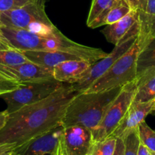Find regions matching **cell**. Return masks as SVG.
I'll list each match as a JSON object with an SVG mask.
<instances>
[{"label": "cell", "instance_id": "3", "mask_svg": "<svg viewBox=\"0 0 155 155\" xmlns=\"http://www.w3.org/2000/svg\"><path fill=\"white\" fill-rule=\"evenodd\" d=\"M123 87L76 95L67 107L62 120L64 127L79 124L92 131L100 124Z\"/></svg>", "mask_w": 155, "mask_h": 155}, {"label": "cell", "instance_id": "18", "mask_svg": "<svg viewBox=\"0 0 155 155\" xmlns=\"http://www.w3.org/2000/svg\"><path fill=\"white\" fill-rule=\"evenodd\" d=\"M138 87L132 104L144 103L155 99V74L137 81Z\"/></svg>", "mask_w": 155, "mask_h": 155}, {"label": "cell", "instance_id": "13", "mask_svg": "<svg viewBox=\"0 0 155 155\" xmlns=\"http://www.w3.org/2000/svg\"><path fill=\"white\" fill-rule=\"evenodd\" d=\"M93 64L84 59H76L62 62L53 68V77L62 83L74 84L81 79Z\"/></svg>", "mask_w": 155, "mask_h": 155}, {"label": "cell", "instance_id": "20", "mask_svg": "<svg viewBox=\"0 0 155 155\" xmlns=\"http://www.w3.org/2000/svg\"><path fill=\"white\" fill-rule=\"evenodd\" d=\"M29 61L23 53L14 49L0 50V65H16Z\"/></svg>", "mask_w": 155, "mask_h": 155}, {"label": "cell", "instance_id": "2", "mask_svg": "<svg viewBox=\"0 0 155 155\" xmlns=\"http://www.w3.org/2000/svg\"><path fill=\"white\" fill-rule=\"evenodd\" d=\"M0 40L18 51H62L80 56L94 64L108 55L101 49L78 44L65 37L57 28L50 33L0 27Z\"/></svg>", "mask_w": 155, "mask_h": 155}, {"label": "cell", "instance_id": "34", "mask_svg": "<svg viewBox=\"0 0 155 155\" xmlns=\"http://www.w3.org/2000/svg\"><path fill=\"white\" fill-rule=\"evenodd\" d=\"M0 155H16V153L14 151H10V152H5V153H0Z\"/></svg>", "mask_w": 155, "mask_h": 155}, {"label": "cell", "instance_id": "1", "mask_svg": "<svg viewBox=\"0 0 155 155\" xmlns=\"http://www.w3.org/2000/svg\"><path fill=\"white\" fill-rule=\"evenodd\" d=\"M77 94L71 84H65L46 99L9 114L0 131V145L11 144L15 149L62 125L67 107Z\"/></svg>", "mask_w": 155, "mask_h": 155}, {"label": "cell", "instance_id": "8", "mask_svg": "<svg viewBox=\"0 0 155 155\" xmlns=\"http://www.w3.org/2000/svg\"><path fill=\"white\" fill-rule=\"evenodd\" d=\"M138 34L139 20L125 35L122 41L117 45L115 46L111 53H108L105 58L93 64L87 73L82 76L79 81L74 84H71L72 88L78 94L85 92L96 80L103 75L121 56L130 50L137 41Z\"/></svg>", "mask_w": 155, "mask_h": 155}, {"label": "cell", "instance_id": "26", "mask_svg": "<svg viewBox=\"0 0 155 155\" xmlns=\"http://www.w3.org/2000/svg\"><path fill=\"white\" fill-rule=\"evenodd\" d=\"M36 0H0V12L20 8Z\"/></svg>", "mask_w": 155, "mask_h": 155}, {"label": "cell", "instance_id": "4", "mask_svg": "<svg viewBox=\"0 0 155 155\" xmlns=\"http://www.w3.org/2000/svg\"><path fill=\"white\" fill-rule=\"evenodd\" d=\"M47 0H36L24 6L0 12V27L50 33L56 28L45 10Z\"/></svg>", "mask_w": 155, "mask_h": 155}, {"label": "cell", "instance_id": "16", "mask_svg": "<svg viewBox=\"0 0 155 155\" xmlns=\"http://www.w3.org/2000/svg\"><path fill=\"white\" fill-rule=\"evenodd\" d=\"M155 74V38L141 50L137 58V81Z\"/></svg>", "mask_w": 155, "mask_h": 155}, {"label": "cell", "instance_id": "30", "mask_svg": "<svg viewBox=\"0 0 155 155\" xmlns=\"http://www.w3.org/2000/svg\"><path fill=\"white\" fill-rule=\"evenodd\" d=\"M8 117H9V114H8L6 110L0 112V131L2 130L5 127V125H6Z\"/></svg>", "mask_w": 155, "mask_h": 155}, {"label": "cell", "instance_id": "7", "mask_svg": "<svg viewBox=\"0 0 155 155\" xmlns=\"http://www.w3.org/2000/svg\"><path fill=\"white\" fill-rule=\"evenodd\" d=\"M137 81L126 84L107 110L100 124L92 131L94 142L101 141L113 135L131 107L136 92Z\"/></svg>", "mask_w": 155, "mask_h": 155}, {"label": "cell", "instance_id": "24", "mask_svg": "<svg viewBox=\"0 0 155 155\" xmlns=\"http://www.w3.org/2000/svg\"><path fill=\"white\" fill-rule=\"evenodd\" d=\"M123 140L124 142V155H138L141 143L138 128L129 132Z\"/></svg>", "mask_w": 155, "mask_h": 155}, {"label": "cell", "instance_id": "9", "mask_svg": "<svg viewBox=\"0 0 155 155\" xmlns=\"http://www.w3.org/2000/svg\"><path fill=\"white\" fill-rule=\"evenodd\" d=\"M0 75L20 84L53 79V68L28 62L16 65H0Z\"/></svg>", "mask_w": 155, "mask_h": 155}, {"label": "cell", "instance_id": "35", "mask_svg": "<svg viewBox=\"0 0 155 155\" xmlns=\"http://www.w3.org/2000/svg\"><path fill=\"white\" fill-rule=\"evenodd\" d=\"M150 155H155V153H153V152L150 151Z\"/></svg>", "mask_w": 155, "mask_h": 155}, {"label": "cell", "instance_id": "14", "mask_svg": "<svg viewBox=\"0 0 155 155\" xmlns=\"http://www.w3.org/2000/svg\"><path fill=\"white\" fill-rule=\"evenodd\" d=\"M29 62L45 68H53L58 64L70 60L83 59L80 56L62 51H21Z\"/></svg>", "mask_w": 155, "mask_h": 155}, {"label": "cell", "instance_id": "6", "mask_svg": "<svg viewBox=\"0 0 155 155\" xmlns=\"http://www.w3.org/2000/svg\"><path fill=\"white\" fill-rule=\"evenodd\" d=\"M64 84L65 83L54 78L27 83L12 91L0 95V97L6 103V110L8 114H11L23 107L46 99Z\"/></svg>", "mask_w": 155, "mask_h": 155}, {"label": "cell", "instance_id": "31", "mask_svg": "<svg viewBox=\"0 0 155 155\" xmlns=\"http://www.w3.org/2000/svg\"><path fill=\"white\" fill-rule=\"evenodd\" d=\"M50 155H67L65 151V149H64L63 144H62V141H61V139L58 145L56 146V149L53 150V152Z\"/></svg>", "mask_w": 155, "mask_h": 155}, {"label": "cell", "instance_id": "19", "mask_svg": "<svg viewBox=\"0 0 155 155\" xmlns=\"http://www.w3.org/2000/svg\"><path fill=\"white\" fill-rule=\"evenodd\" d=\"M131 11H132V8L126 0H118L117 2L110 8V11L100 21L98 28L103 25H111V24L118 21L123 17H125L126 15L129 14Z\"/></svg>", "mask_w": 155, "mask_h": 155}, {"label": "cell", "instance_id": "33", "mask_svg": "<svg viewBox=\"0 0 155 155\" xmlns=\"http://www.w3.org/2000/svg\"><path fill=\"white\" fill-rule=\"evenodd\" d=\"M8 49H11L6 45L4 42H2L1 40H0V50H8Z\"/></svg>", "mask_w": 155, "mask_h": 155}, {"label": "cell", "instance_id": "32", "mask_svg": "<svg viewBox=\"0 0 155 155\" xmlns=\"http://www.w3.org/2000/svg\"><path fill=\"white\" fill-rule=\"evenodd\" d=\"M138 155H150V151L143 144L140 143Z\"/></svg>", "mask_w": 155, "mask_h": 155}, {"label": "cell", "instance_id": "29", "mask_svg": "<svg viewBox=\"0 0 155 155\" xmlns=\"http://www.w3.org/2000/svg\"><path fill=\"white\" fill-rule=\"evenodd\" d=\"M113 155H124V142L120 138H116V144Z\"/></svg>", "mask_w": 155, "mask_h": 155}, {"label": "cell", "instance_id": "5", "mask_svg": "<svg viewBox=\"0 0 155 155\" xmlns=\"http://www.w3.org/2000/svg\"><path fill=\"white\" fill-rule=\"evenodd\" d=\"M138 39V38H137ZM139 53L138 41L130 50L116 61L84 93L110 90L137 81V58Z\"/></svg>", "mask_w": 155, "mask_h": 155}, {"label": "cell", "instance_id": "25", "mask_svg": "<svg viewBox=\"0 0 155 155\" xmlns=\"http://www.w3.org/2000/svg\"><path fill=\"white\" fill-rule=\"evenodd\" d=\"M153 15H155V0H147L144 11L138 12L139 30L145 26Z\"/></svg>", "mask_w": 155, "mask_h": 155}, {"label": "cell", "instance_id": "22", "mask_svg": "<svg viewBox=\"0 0 155 155\" xmlns=\"http://www.w3.org/2000/svg\"><path fill=\"white\" fill-rule=\"evenodd\" d=\"M116 144V138L110 135L101 141L94 142L89 155H113Z\"/></svg>", "mask_w": 155, "mask_h": 155}, {"label": "cell", "instance_id": "12", "mask_svg": "<svg viewBox=\"0 0 155 155\" xmlns=\"http://www.w3.org/2000/svg\"><path fill=\"white\" fill-rule=\"evenodd\" d=\"M153 113H155V99L147 102L132 104L122 123L112 135L123 139L129 132L137 129L147 115Z\"/></svg>", "mask_w": 155, "mask_h": 155}, {"label": "cell", "instance_id": "28", "mask_svg": "<svg viewBox=\"0 0 155 155\" xmlns=\"http://www.w3.org/2000/svg\"><path fill=\"white\" fill-rule=\"evenodd\" d=\"M132 10H135L138 12H141L144 11L145 8L147 0H126Z\"/></svg>", "mask_w": 155, "mask_h": 155}, {"label": "cell", "instance_id": "21", "mask_svg": "<svg viewBox=\"0 0 155 155\" xmlns=\"http://www.w3.org/2000/svg\"><path fill=\"white\" fill-rule=\"evenodd\" d=\"M138 131L141 144L150 151L155 153V129H152L145 121H143L138 126Z\"/></svg>", "mask_w": 155, "mask_h": 155}, {"label": "cell", "instance_id": "11", "mask_svg": "<svg viewBox=\"0 0 155 155\" xmlns=\"http://www.w3.org/2000/svg\"><path fill=\"white\" fill-rule=\"evenodd\" d=\"M63 129L64 126L59 125L15 147L13 151L16 155H50L59 144Z\"/></svg>", "mask_w": 155, "mask_h": 155}, {"label": "cell", "instance_id": "17", "mask_svg": "<svg viewBox=\"0 0 155 155\" xmlns=\"http://www.w3.org/2000/svg\"><path fill=\"white\" fill-rule=\"evenodd\" d=\"M118 0H92L87 19V25L91 28H98L100 21Z\"/></svg>", "mask_w": 155, "mask_h": 155}, {"label": "cell", "instance_id": "27", "mask_svg": "<svg viewBox=\"0 0 155 155\" xmlns=\"http://www.w3.org/2000/svg\"><path fill=\"white\" fill-rule=\"evenodd\" d=\"M21 85V84H18L15 81L7 79L5 78L0 75V95L12 91L18 88Z\"/></svg>", "mask_w": 155, "mask_h": 155}, {"label": "cell", "instance_id": "10", "mask_svg": "<svg viewBox=\"0 0 155 155\" xmlns=\"http://www.w3.org/2000/svg\"><path fill=\"white\" fill-rule=\"evenodd\" d=\"M61 141L67 155H89L94 143L91 130L79 124L64 127Z\"/></svg>", "mask_w": 155, "mask_h": 155}, {"label": "cell", "instance_id": "23", "mask_svg": "<svg viewBox=\"0 0 155 155\" xmlns=\"http://www.w3.org/2000/svg\"><path fill=\"white\" fill-rule=\"evenodd\" d=\"M153 38H155V15L147 21L145 26L139 30L137 39L139 51L146 47Z\"/></svg>", "mask_w": 155, "mask_h": 155}, {"label": "cell", "instance_id": "15", "mask_svg": "<svg viewBox=\"0 0 155 155\" xmlns=\"http://www.w3.org/2000/svg\"><path fill=\"white\" fill-rule=\"evenodd\" d=\"M137 22H138V12L132 10L120 21L107 25L101 33L109 43L116 46Z\"/></svg>", "mask_w": 155, "mask_h": 155}]
</instances>
